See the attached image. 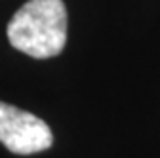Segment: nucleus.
Masks as SVG:
<instances>
[{"instance_id":"obj_1","label":"nucleus","mask_w":160,"mask_h":158,"mask_svg":"<svg viewBox=\"0 0 160 158\" xmlns=\"http://www.w3.org/2000/svg\"><path fill=\"white\" fill-rule=\"evenodd\" d=\"M8 40L34 59L55 57L67 44V8L63 0H29L8 23Z\"/></svg>"},{"instance_id":"obj_2","label":"nucleus","mask_w":160,"mask_h":158,"mask_svg":"<svg viewBox=\"0 0 160 158\" xmlns=\"http://www.w3.org/2000/svg\"><path fill=\"white\" fill-rule=\"evenodd\" d=\"M0 143L13 154H34L53 145V133L42 118L0 101Z\"/></svg>"}]
</instances>
